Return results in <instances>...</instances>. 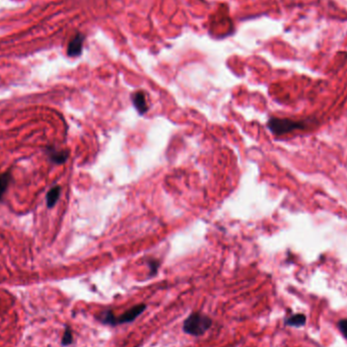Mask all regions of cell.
<instances>
[{"label": "cell", "instance_id": "cell-3", "mask_svg": "<svg viewBox=\"0 0 347 347\" xmlns=\"http://www.w3.org/2000/svg\"><path fill=\"white\" fill-rule=\"evenodd\" d=\"M146 309L145 304H139L136 305L129 310H127L125 313H123L121 316L117 317V325H121V324H127L131 323L135 321L138 317H139Z\"/></svg>", "mask_w": 347, "mask_h": 347}, {"label": "cell", "instance_id": "cell-8", "mask_svg": "<svg viewBox=\"0 0 347 347\" xmlns=\"http://www.w3.org/2000/svg\"><path fill=\"white\" fill-rule=\"evenodd\" d=\"M306 316L303 314H296L291 316L285 320V325L292 326V327H302L306 324Z\"/></svg>", "mask_w": 347, "mask_h": 347}, {"label": "cell", "instance_id": "cell-10", "mask_svg": "<svg viewBox=\"0 0 347 347\" xmlns=\"http://www.w3.org/2000/svg\"><path fill=\"white\" fill-rule=\"evenodd\" d=\"M11 180V175L10 173L6 172L0 175V201H1L3 195L6 192V189L9 185V182Z\"/></svg>", "mask_w": 347, "mask_h": 347}, {"label": "cell", "instance_id": "cell-9", "mask_svg": "<svg viewBox=\"0 0 347 347\" xmlns=\"http://www.w3.org/2000/svg\"><path fill=\"white\" fill-rule=\"evenodd\" d=\"M60 193H61V188L59 186H55L53 187L47 194V206L49 208H52L56 202L58 201L60 197Z\"/></svg>", "mask_w": 347, "mask_h": 347}, {"label": "cell", "instance_id": "cell-4", "mask_svg": "<svg viewBox=\"0 0 347 347\" xmlns=\"http://www.w3.org/2000/svg\"><path fill=\"white\" fill-rule=\"evenodd\" d=\"M85 37L82 34H77L76 36L70 41L68 45L67 54L70 57H76L82 54L83 45H84Z\"/></svg>", "mask_w": 347, "mask_h": 347}, {"label": "cell", "instance_id": "cell-11", "mask_svg": "<svg viewBox=\"0 0 347 347\" xmlns=\"http://www.w3.org/2000/svg\"><path fill=\"white\" fill-rule=\"evenodd\" d=\"M73 341V336H72V332L70 330V328L69 327H66L65 329V332H64V335H63V338H62V345H69V344H71Z\"/></svg>", "mask_w": 347, "mask_h": 347}, {"label": "cell", "instance_id": "cell-6", "mask_svg": "<svg viewBox=\"0 0 347 347\" xmlns=\"http://www.w3.org/2000/svg\"><path fill=\"white\" fill-rule=\"evenodd\" d=\"M97 319L102 322L104 325H109V326H117V317H116L113 313V311L110 309H107L105 311H102L100 315L97 316Z\"/></svg>", "mask_w": 347, "mask_h": 347}, {"label": "cell", "instance_id": "cell-1", "mask_svg": "<svg viewBox=\"0 0 347 347\" xmlns=\"http://www.w3.org/2000/svg\"><path fill=\"white\" fill-rule=\"evenodd\" d=\"M212 326V320L201 313H192L184 321L183 330L192 336H201Z\"/></svg>", "mask_w": 347, "mask_h": 347}, {"label": "cell", "instance_id": "cell-2", "mask_svg": "<svg viewBox=\"0 0 347 347\" xmlns=\"http://www.w3.org/2000/svg\"><path fill=\"white\" fill-rule=\"evenodd\" d=\"M268 127L274 134L280 135L300 128L302 124L299 122H295L287 119H271L268 122Z\"/></svg>", "mask_w": 347, "mask_h": 347}, {"label": "cell", "instance_id": "cell-12", "mask_svg": "<svg viewBox=\"0 0 347 347\" xmlns=\"http://www.w3.org/2000/svg\"><path fill=\"white\" fill-rule=\"evenodd\" d=\"M338 327H339V330L341 331V333L343 334V336L347 339V319L341 320L338 323Z\"/></svg>", "mask_w": 347, "mask_h": 347}, {"label": "cell", "instance_id": "cell-5", "mask_svg": "<svg viewBox=\"0 0 347 347\" xmlns=\"http://www.w3.org/2000/svg\"><path fill=\"white\" fill-rule=\"evenodd\" d=\"M132 103L136 110L140 114H144L148 110L145 95L143 91H136L132 95Z\"/></svg>", "mask_w": 347, "mask_h": 347}, {"label": "cell", "instance_id": "cell-7", "mask_svg": "<svg viewBox=\"0 0 347 347\" xmlns=\"http://www.w3.org/2000/svg\"><path fill=\"white\" fill-rule=\"evenodd\" d=\"M49 157L54 164L61 165L65 163L68 157V152L66 150H56L55 148H48Z\"/></svg>", "mask_w": 347, "mask_h": 347}, {"label": "cell", "instance_id": "cell-13", "mask_svg": "<svg viewBox=\"0 0 347 347\" xmlns=\"http://www.w3.org/2000/svg\"><path fill=\"white\" fill-rule=\"evenodd\" d=\"M149 265H150V268H152V272H153V274H155L156 272V270H157V266H158V264H157V262L156 261H150L149 262Z\"/></svg>", "mask_w": 347, "mask_h": 347}]
</instances>
